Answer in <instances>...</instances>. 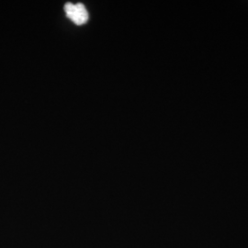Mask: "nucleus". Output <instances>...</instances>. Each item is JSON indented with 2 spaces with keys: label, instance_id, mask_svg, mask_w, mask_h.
Listing matches in <instances>:
<instances>
[{
  "label": "nucleus",
  "instance_id": "1",
  "mask_svg": "<svg viewBox=\"0 0 248 248\" xmlns=\"http://www.w3.org/2000/svg\"><path fill=\"white\" fill-rule=\"evenodd\" d=\"M64 9L67 17L78 25H82L86 23L89 19V13L87 11V9L81 3L76 5L72 3H67Z\"/></svg>",
  "mask_w": 248,
  "mask_h": 248
}]
</instances>
